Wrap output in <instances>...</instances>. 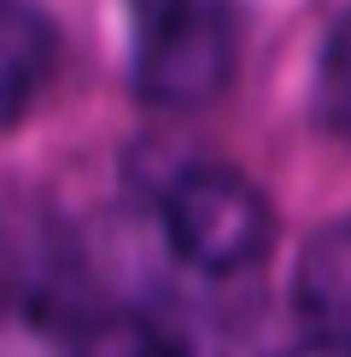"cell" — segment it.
Segmentation results:
<instances>
[{
    "mask_svg": "<svg viewBox=\"0 0 351 357\" xmlns=\"http://www.w3.org/2000/svg\"><path fill=\"white\" fill-rule=\"evenodd\" d=\"M135 94L164 112H199L234 82L240 12L234 0H129Z\"/></svg>",
    "mask_w": 351,
    "mask_h": 357,
    "instance_id": "cell-1",
    "label": "cell"
},
{
    "mask_svg": "<svg viewBox=\"0 0 351 357\" xmlns=\"http://www.w3.org/2000/svg\"><path fill=\"white\" fill-rule=\"evenodd\" d=\"M158 222H164L170 252L187 270L223 281L263 264V252L275 246V211L270 199L246 182L240 170L205 165L182 170L170 182V193L158 199Z\"/></svg>",
    "mask_w": 351,
    "mask_h": 357,
    "instance_id": "cell-2",
    "label": "cell"
},
{
    "mask_svg": "<svg viewBox=\"0 0 351 357\" xmlns=\"http://www.w3.org/2000/svg\"><path fill=\"white\" fill-rule=\"evenodd\" d=\"M292 287H299V310L311 317V328L351 351V211L334 217L328 229L299 252Z\"/></svg>",
    "mask_w": 351,
    "mask_h": 357,
    "instance_id": "cell-3",
    "label": "cell"
},
{
    "mask_svg": "<svg viewBox=\"0 0 351 357\" xmlns=\"http://www.w3.org/2000/svg\"><path fill=\"white\" fill-rule=\"evenodd\" d=\"M53 24L29 0H0V129H12L41 100L53 77Z\"/></svg>",
    "mask_w": 351,
    "mask_h": 357,
    "instance_id": "cell-4",
    "label": "cell"
},
{
    "mask_svg": "<svg viewBox=\"0 0 351 357\" xmlns=\"http://www.w3.org/2000/svg\"><path fill=\"white\" fill-rule=\"evenodd\" d=\"M70 357H187L176 340H164L158 328H146L141 317H94L77 322L65 334Z\"/></svg>",
    "mask_w": 351,
    "mask_h": 357,
    "instance_id": "cell-5",
    "label": "cell"
},
{
    "mask_svg": "<svg viewBox=\"0 0 351 357\" xmlns=\"http://www.w3.org/2000/svg\"><path fill=\"white\" fill-rule=\"evenodd\" d=\"M311 100H316L322 129H334V135H351V12L328 29V36H322Z\"/></svg>",
    "mask_w": 351,
    "mask_h": 357,
    "instance_id": "cell-6",
    "label": "cell"
},
{
    "mask_svg": "<svg viewBox=\"0 0 351 357\" xmlns=\"http://www.w3.org/2000/svg\"><path fill=\"white\" fill-rule=\"evenodd\" d=\"M275 357H351L345 346H334V340H304V346H287V351H275Z\"/></svg>",
    "mask_w": 351,
    "mask_h": 357,
    "instance_id": "cell-7",
    "label": "cell"
}]
</instances>
